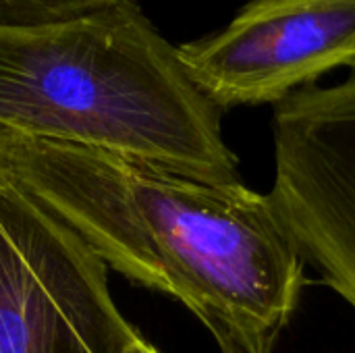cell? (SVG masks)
<instances>
[{"label":"cell","instance_id":"obj_6","mask_svg":"<svg viewBox=\"0 0 355 353\" xmlns=\"http://www.w3.org/2000/svg\"><path fill=\"white\" fill-rule=\"evenodd\" d=\"M108 0H0V27L48 25L104 6Z\"/></svg>","mask_w":355,"mask_h":353},{"label":"cell","instance_id":"obj_3","mask_svg":"<svg viewBox=\"0 0 355 353\" xmlns=\"http://www.w3.org/2000/svg\"><path fill=\"white\" fill-rule=\"evenodd\" d=\"M135 335L110 295L108 266L0 181V353H125Z\"/></svg>","mask_w":355,"mask_h":353},{"label":"cell","instance_id":"obj_4","mask_svg":"<svg viewBox=\"0 0 355 353\" xmlns=\"http://www.w3.org/2000/svg\"><path fill=\"white\" fill-rule=\"evenodd\" d=\"M272 206L324 283L355 310V67L306 85L272 119Z\"/></svg>","mask_w":355,"mask_h":353},{"label":"cell","instance_id":"obj_1","mask_svg":"<svg viewBox=\"0 0 355 353\" xmlns=\"http://www.w3.org/2000/svg\"><path fill=\"white\" fill-rule=\"evenodd\" d=\"M0 181L75 231L110 268L181 302L220 353H272L306 260L268 193L100 148L0 133Z\"/></svg>","mask_w":355,"mask_h":353},{"label":"cell","instance_id":"obj_5","mask_svg":"<svg viewBox=\"0 0 355 353\" xmlns=\"http://www.w3.org/2000/svg\"><path fill=\"white\" fill-rule=\"evenodd\" d=\"M177 50L220 110L279 104L337 67H355V0H252L225 29Z\"/></svg>","mask_w":355,"mask_h":353},{"label":"cell","instance_id":"obj_7","mask_svg":"<svg viewBox=\"0 0 355 353\" xmlns=\"http://www.w3.org/2000/svg\"><path fill=\"white\" fill-rule=\"evenodd\" d=\"M125 353H160L154 345H150L144 337H139V333L133 337V341L127 345Z\"/></svg>","mask_w":355,"mask_h":353},{"label":"cell","instance_id":"obj_2","mask_svg":"<svg viewBox=\"0 0 355 353\" xmlns=\"http://www.w3.org/2000/svg\"><path fill=\"white\" fill-rule=\"evenodd\" d=\"M223 110L131 0L0 27V133L100 148L210 183H241Z\"/></svg>","mask_w":355,"mask_h":353}]
</instances>
